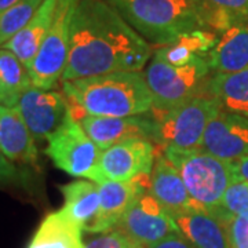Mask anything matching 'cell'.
<instances>
[{
    "mask_svg": "<svg viewBox=\"0 0 248 248\" xmlns=\"http://www.w3.org/2000/svg\"><path fill=\"white\" fill-rule=\"evenodd\" d=\"M151 46L104 0H79L71 25L69 58L62 81L113 72H141Z\"/></svg>",
    "mask_w": 248,
    "mask_h": 248,
    "instance_id": "cell-1",
    "label": "cell"
},
{
    "mask_svg": "<svg viewBox=\"0 0 248 248\" xmlns=\"http://www.w3.org/2000/svg\"><path fill=\"white\" fill-rule=\"evenodd\" d=\"M171 217L178 232L193 248H232L225 225L213 214L190 210Z\"/></svg>",
    "mask_w": 248,
    "mask_h": 248,
    "instance_id": "cell-18",
    "label": "cell"
},
{
    "mask_svg": "<svg viewBox=\"0 0 248 248\" xmlns=\"http://www.w3.org/2000/svg\"><path fill=\"white\" fill-rule=\"evenodd\" d=\"M116 231L123 233L134 246L148 248L178 232L170 213L148 192L140 195L127 208Z\"/></svg>",
    "mask_w": 248,
    "mask_h": 248,
    "instance_id": "cell-9",
    "label": "cell"
},
{
    "mask_svg": "<svg viewBox=\"0 0 248 248\" xmlns=\"http://www.w3.org/2000/svg\"><path fill=\"white\" fill-rule=\"evenodd\" d=\"M17 109L37 141L47 140L71 115L69 102L63 93L39 89L33 84L21 95Z\"/></svg>",
    "mask_w": 248,
    "mask_h": 248,
    "instance_id": "cell-10",
    "label": "cell"
},
{
    "mask_svg": "<svg viewBox=\"0 0 248 248\" xmlns=\"http://www.w3.org/2000/svg\"><path fill=\"white\" fill-rule=\"evenodd\" d=\"M205 61L213 75H229L248 69V21L239 22L218 35V42Z\"/></svg>",
    "mask_w": 248,
    "mask_h": 248,
    "instance_id": "cell-17",
    "label": "cell"
},
{
    "mask_svg": "<svg viewBox=\"0 0 248 248\" xmlns=\"http://www.w3.org/2000/svg\"><path fill=\"white\" fill-rule=\"evenodd\" d=\"M225 225L234 217L248 215V182L233 178L222 202L213 214Z\"/></svg>",
    "mask_w": 248,
    "mask_h": 248,
    "instance_id": "cell-26",
    "label": "cell"
},
{
    "mask_svg": "<svg viewBox=\"0 0 248 248\" xmlns=\"http://www.w3.org/2000/svg\"><path fill=\"white\" fill-rule=\"evenodd\" d=\"M151 46L163 47L179 36L207 29L202 0H104Z\"/></svg>",
    "mask_w": 248,
    "mask_h": 248,
    "instance_id": "cell-3",
    "label": "cell"
},
{
    "mask_svg": "<svg viewBox=\"0 0 248 248\" xmlns=\"http://www.w3.org/2000/svg\"><path fill=\"white\" fill-rule=\"evenodd\" d=\"M219 110V102L207 93L164 112L151 110L157 128L156 143L184 151L202 148L204 133Z\"/></svg>",
    "mask_w": 248,
    "mask_h": 248,
    "instance_id": "cell-6",
    "label": "cell"
},
{
    "mask_svg": "<svg viewBox=\"0 0 248 248\" xmlns=\"http://www.w3.org/2000/svg\"><path fill=\"white\" fill-rule=\"evenodd\" d=\"M43 0H22L0 13V47L10 42L33 17Z\"/></svg>",
    "mask_w": 248,
    "mask_h": 248,
    "instance_id": "cell-25",
    "label": "cell"
},
{
    "mask_svg": "<svg viewBox=\"0 0 248 248\" xmlns=\"http://www.w3.org/2000/svg\"><path fill=\"white\" fill-rule=\"evenodd\" d=\"M232 169L234 178L248 182V155L232 161Z\"/></svg>",
    "mask_w": 248,
    "mask_h": 248,
    "instance_id": "cell-32",
    "label": "cell"
},
{
    "mask_svg": "<svg viewBox=\"0 0 248 248\" xmlns=\"http://www.w3.org/2000/svg\"><path fill=\"white\" fill-rule=\"evenodd\" d=\"M204 10H222L237 22L248 21V0H202V14Z\"/></svg>",
    "mask_w": 248,
    "mask_h": 248,
    "instance_id": "cell-27",
    "label": "cell"
},
{
    "mask_svg": "<svg viewBox=\"0 0 248 248\" xmlns=\"http://www.w3.org/2000/svg\"><path fill=\"white\" fill-rule=\"evenodd\" d=\"M57 6L58 0H43V3L27 25L3 46V48H7L16 54L19 61L27 66V69L31 68L40 46L45 42L48 31L51 29Z\"/></svg>",
    "mask_w": 248,
    "mask_h": 248,
    "instance_id": "cell-19",
    "label": "cell"
},
{
    "mask_svg": "<svg viewBox=\"0 0 248 248\" xmlns=\"http://www.w3.org/2000/svg\"><path fill=\"white\" fill-rule=\"evenodd\" d=\"M21 1L22 0H0V13L10 9V7H13V6H16V4L21 3Z\"/></svg>",
    "mask_w": 248,
    "mask_h": 248,
    "instance_id": "cell-33",
    "label": "cell"
},
{
    "mask_svg": "<svg viewBox=\"0 0 248 248\" xmlns=\"http://www.w3.org/2000/svg\"><path fill=\"white\" fill-rule=\"evenodd\" d=\"M131 248H143V247H140V246H133Z\"/></svg>",
    "mask_w": 248,
    "mask_h": 248,
    "instance_id": "cell-34",
    "label": "cell"
},
{
    "mask_svg": "<svg viewBox=\"0 0 248 248\" xmlns=\"http://www.w3.org/2000/svg\"><path fill=\"white\" fill-rule=\"evenodd\" d=\"M163 152L179 171L196 208L215 213L234 178L232 163L202 148L187 151L163 148Z\"/></svg>",
    "mask_w": 248,
    "mask_h": 248,
    "instance_id": "cell-4",
    "label": "cell"
},
{
    "mask_svg": "<svg viewBox=\"0 0 248 248\" xmlns=\"http://www.w3.org/2000/svg\"><path fill=\"white\" fill-rule=\"evenodd\" d=\"M45 153L57 169L72 177L89 178L97 184L105 181L99 167L102 151L72 115L47 138Z\"/></svg>",
    "mask_w": 248,
    "mask_h": 248,
    "instance_id": "cell-7",
    "label": "cell"
},
{
    "mask_svg": "<svg viewBox=\"0 0 248 248\" xmlns=\"http://www.w3.org/2000/svg\"><path fill=\"white\" fill-rule=\"evenodd\" d=\"M21 181V172L14 164V161L7 159L1 152H0V185H10V184H17Z\"/></svg>",
    "mask_w": 248,
    "mask_h": 248,
    "instance_id": "cell-30",
    "label": "cell"
},
{
    "mask_svg": "<svg viewBox=\"0 0 248 248\" xmlns=\"http://www.w3.org/2000/svg\"><path fill=\"white\" fill-rule=\"evenodd\" d=\"M81 233L83 229L60 210L42 221L28 248H84Z\"/></svg>",
    "mask_w": 248,
    "mask_h": 248,
    "instance_id": "cell-22",
    "label": "cell"
},
{
    "mask_svg": "<svg viewBox=\"0 0 248 248\" xmlns=\"http://www.w3.org/2000/svg\"><path fill=\"white\" fill-rule=\"evenodd\" d=\"M202 149L229 163L248 155V117L219 110L204 133Z\"/></svg>",
    "mask_w": 248,
    "mask_h": 248,
    "instance_id": "cell-14",
    "label": "cell"
},
{
    "mask_svg": "<svg viewBox=\"0 0 248 248\" xmlns=\"http://www.w3.org/2000/svg\"><path fill=\"white\" fill-rule=\"evenodd\" d=\"M79 0H58L54 22L31 68L28 69L35 87L53 90L62 80L71 45V25Z\"/></svg>",
    "mask_w": 248,
    "mask_h": 248,
    "instance_id": "cell-8",
    "label": "cell"
},
{
    "mask_svg": "<svg viewBox=\"0 0 248 248\" xmlns=\"http://www.w3.org/2000/svg\"><path fill=\"white\" fill-rule=\"evenodd\" d=\"M205 93L219 102L222 110L248 117V69L229 75H211Z\"/></svg>",
    "mask_w": 248,
    "mask_h": 248,
    "instance_id": "cell-23",
    "label": "cell"
},
{
    "mask_svg": "<svg viewBox=\"0 0 248 248\" xmlns=\"http://www.w3.org/2000/svg\"><path fill=\"white\" fill-rule=\"evenodd\" d=\"M134 244L119 231L107 232L93 239L84 248H131Z\"/></svg>",
    "mask_w": 248,
    "mask_h": 248,
    "instance_id": "cell-29",
    "label": "cell"
},
{
    "mask_svg": "<svg viewBox=\"0 0 248 248\" xmlns=\"http://www.w3.org/2000/svg\"><path fill=\"white\" fill-rule=\"evenodd\" d=\"M149 177L151 174L130 181H104L98 184L101 197L99 210L86 232L102 234L113 231L134 200L149 190Z\"/></svg>",
    "mask_w": 248,
    "mask_h": 248,
    "instance_id": "cell-13",
    "label": "cell"
},
{
    "mask_svg": "<svg viewBox=\"0 0 248 248\" xmlns=\"http://www.w3.org/2000/svg\"><path fill=\"white\" fill-rule=\"evenodd\" d=\"M61 192L63 196L61 213L86 232L99 210L98 184L94 181H73L61 186Z\"/></svg>",
    "mask_w": 248,
    "mask_h": 248,
    "instance_id": "cell-20",
    "label": "cell"
},
{
    "mask_svg": "<svg viewBox=\"0 0 248 248\" xmlns=\"http://www.w3.org/2000/svg\"><path fill=\"white\" fill-rule=\"evenodd\" d=\"M0 152L14 163H37L35 138L17 107L0 105Z\"/></svg>",
    "mask_w": 248,
    "mask_h": 248,
    "instance_id": "cell-16",
    "label": "cell"
},
{
    "mask_svg": "<svg viewBox=\"0 0 248 248\" xmlns=\"http://www.w3.org/2000/svg\"><path fill=\"white\" fill-rule=\"evenodd\" d=\"M143 76L153 101L152 110L164 112L190 98L205 94L211 69L203 57H197L182 66H174L152 55Z\"/></svg>",
    "mask_w": 248,
    "mask_h": 248,
    "instance_id": "cell-5",
    "label": "cell"
},
{
    "mask_svg": "<svg viewBox=\"0 0 248 248\" xmlns=\"http://www.w3.org/2000/svg\"><path fill=\"white\" fill-rule=\"evenodd\" d=\"M156 155L155 142L131 138L102 151L99 167L105 181H130L151 174Z\"/></svg>",
    "mask_w": 248,
    "mask_h": 248,
    "instance_id": "cell-11",
    "label": "cell"
},
{
    "mask_svg": "<svg viewBox=\"0 0 248 248\" xmlns=\"http://www.w3.org/2000/svg\"><path fill=\"white\" fill-rule=\"evenodd\" d=\"M148 248H193V246L181 233H174Z\"/></svg>",
    "mask_w": 248,
    "mask_h": 248,
    "instance_id": "cell-31",
    "label": "cell"
},
{
    "mask_svg": "<svg viewBox=\"0 0 248 248\" xmlns=\"http://www.w3.org/2000/svg\"><path fill=\"white\" fill-rule=\"evenodd\" d=\"M31 86L27 66L16 54L0 47V105L17 107L21 95Z\"/></svg>",
    "mask_w": 248,
    "mask_h": 248,
    "instance_id": "cell-24",
    "label": "cell"
},
{
    "mask_svg": "<svg viewBox=\"0 0 248 248\" xmlns=\"http://www.w3.org/2000/svg\"><path fill=\"white\" fill-rule=\"evenodd\" d=\"M101 151L131 138H146L156 142V120L153 116L104 117L83 115L78 120Z\"/></svg>",
    "mask_w": 248,
    "mask_h": 248,
    "instance_id": "cell-12",
    "label": "cell"
},
{
    "mask_svg": "<svg viewBox=\"0 0 248 248\" xmlns=\"http://www.w3.org/2000/svg\"><path fill=\"white\" fill-rule=\"evenodd\" d=\"M71 115L130 117L149 113L153 108L143 72H113L101 76L62 81Z\"/></svg>",
    "mask_w": 248,
    "mask_h": 248,
    "instance_id": "cell-2",
    "label": "cell"
},
{
    "mask_svg": "<svg viewBox=\"0 0 248 248\" xmlns=\"http://www.w3.org/2000/svg\"><path fill=\"white\" fill-rule=\"evenodd\" d=\"M225 228L232 248H248V215L232 218Z\"/></svg>",
    "mask_w": 248,
    "mask_h": 248,
    "instance_id": "cell-28",
    "label": "cell"
},
{
    "mask_svg": "<svg viewBox=\"0 0 248 248\" xmlns=\"http://www.w3.org/2000/svg\"><path fill=\"white\" fill-rule=\"evenodd\" d=\"M149 193L159 202L170 215L197 210L187 193L184 179L171 160L161 152L156 160L149 177Z\"/></svg>",
    "mask_w": 248,
    "mask_h": 248,
    "instance_id": "cell-15",
    "label": "cell"
},
{
    "mask_svg": "<svg viewBox=\"0 0 248 248\" xmlns=\"http://www.w3.org/2000/svg\"><path fill=\"white\" fill-rule=\"evenodd\" d=\"M218 42V35L210 29H197L179 36L171 45L157 47L153 55L174 66H182L197 57L205 58Z\"/></svg>",
    "mask_w": 248,
    "mask_h": 248,
    "instance_id": "cell-21",
    "label": "cell"
}]
</instances>
